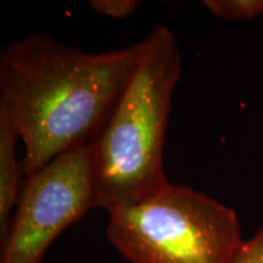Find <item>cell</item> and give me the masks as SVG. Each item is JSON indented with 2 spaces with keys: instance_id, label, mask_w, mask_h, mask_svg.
Returning a JSON list of instances; mask_svg holds the SVG:
<instances>
[{
  "instance_id": "4",
  "label": "cell",
  "mask_w": 263,
  "mask_h": 263,
  "mask_svg": "<svg viewBox=\"0 0 263 263\" xmlns=\"http://www.w3.org/2000/svg\"><path fill=\"white\" fill-rule=\"evenodd\" d=\"M98 207L90 145L58 156L26 177L0 263H43L64 230Z\"/></svg>"
},
{
  "instance_id": "6",
  "label": "cell",
  "mask_w": 263,
  "mask_h": 263,
  "mask_svg": "<svg viewBox=\"0 0 263 263\" xmlns=\"http://www.w3.org/2000/svg\"><path fill=\"white\" fill-rule=\"evenodd\" d=\"M202 4L224 20H251L263 15V0H205Z\"/></svg>"
},
{
  "instance_id": "2",
  "label": "cell",
  "mask_w": 263,
  "mask_h": 263,
  "mask_svg": "<svg viewBox=\"0 0 263 263\" xmlns=\"http://www.w3.org/2000/svg\"><path fill=\"white\" fill-rule=\"evenodd\" d=\"M144 41L137 71L89 144L98 207L107 212L141 201L170 184L163 171L164 134L182 58L173 33L164 26Z\"/></svg>"
},
{
  "instance_id": "1",
  "label": "cell",
  "mask_w": 263,
  "mask_h": 263,
  "mask_svg": "<svg viewBox=\"0 0 263 263\" xmlns=\"http://www.w3.org/2000/svg\"><path fill=\"white\" fill-rule=\"evenodd\" d=\"M145 41L121 50L87 52L47 33L9 43L0 51V114L25 145L22 174L90 144L126 90Z\"/></svg>"
},
{
  "instance_id": "8",
  "label": "cell",
  "mask_w": 263,
  "mask_h": 263,
  "mask_svg": "<svg viewBox=\"0 0 263 263\" xmlns=\"http://www.w3.org/2000/svg\"><path fill=\"white\" fill-rule=\"evenodd\" d=\"M233 263H263V224L251 239L244 240Z\"/></svg>"
},
{
  "instance_id": "7",
  "label": "cell",
  "mask_w": 263,
  "mask_h": 263,
  "mask_svg": "<svg viewBox=\"0 0 263 263\" xmlns=\"http://www.w3.org/2000/svg\"><path fill=\"white\" fill-rule=\"evenodd\" d=\"M91 9L98 14L115 20H122L136 11L139 2L137 0H93Z\"/></svg>"
},
{
  "instance_id": "3",
  "label": "cell",
  "mask_w": 263,
  "mask_h": 263,
  "mask_svg": "<svg viewBox=\"0 0 263 263\" xmlns=\"http://www.w3.org/2000/svg\"><path fill=\"white\" fill-rule=\"evenodd\" d=\"M108 216L107 241L130 263H233L244 242L234 210L172 183Z\"/></svg>"
},
{
  "instance_id": "5",
  "label": "cell",
  "mask_w": 263,
  "mask_h": 263,
  "mask_svg": "<svg viewBox=\"0 0 263 263\" xmlns=\"http://www.w3.org/2000/svg\"><path fill=\"white\" fill-rule=\"evenodd\" d=\"M20 136L11 121L0 114V238L8 234L12 210L17 206L21 162L16 160V144Z\"/></svg>"
}]
</instances>
